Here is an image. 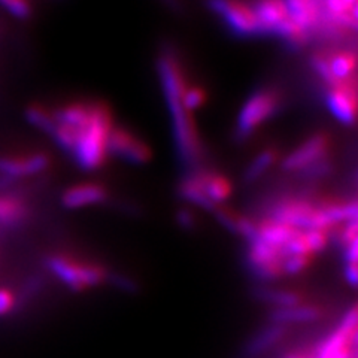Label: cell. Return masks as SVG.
Instances as JSON below:
<instances>
[{"instance_id": "obj_1", "label": "cell", "mask_w": 358, "mask_h": 358, "mask_svg": "<svg viewBox=\"0 0 358 358\" xmlns=\"http://www.w3.org/2000/svg\"><path fill=\"white\" fill-rule=\"evenodd\" d=\"M157 69H159L163 94L172 118L176 154L182 166L196 171L203 160L205 151L193 114H189L182 103V92L187 84L185 73L175 52L171 50H166L159 55Z\"/></svg>"}, {"instance_id": "obj_2", "label": "cell", "mask_w": 358, "mask_h": 358, "mask_svg": "<svg viewBox=\"0 0 358 358\" xmlns=\"http://www.w3.org/2000/svg\"><path fill=\"white\" fill-rule=\"evenodd\" d=\"M114 115L103 102H93L92 112L84 127L80 130L73 148V159L84 172H96L106 163L109 134L114 129Z\"/></svg>"}, {"instance_id": "obj_3", "label": "cell", "mask_w": 358, "mask_h": 358, "mask_svg": "<svg viewBox=\"0 0 358 358\" xmlns=\"http://www.w3.org/2000/svg\"><path fill=\"white\" fill-rule=\"evenodd\" d=\"M281 94L272 87L255 90L242 103L236 118V134L239 139L250 138L266 122L273 118L281 108Z\"/></svg>"}, {"instance_id": "obj_4", "label": "cell", "mask_w": 358, "mask_h": 358, "mask_svg": "<svg viewBox=\"0 0 358 358\" xmlns=\"http://www.w3.org/2000/svg\"><path fill=\"white\" fill-rule=\"evenodd\" d=\"M47 266L50 272L72 291H85L90 288H96L102 285L108 279V272L102 266L85 262L83 263L66 255L50 257Z\"/></svg>"}, {"instance_id": "obj_5", "label": "cell", "mask_w": 358, "mask_h": 358, "mask_svg": "<svg viewBox=\"0 0 358 358\" xmlns=\"http://www.w3.org/2000/svg\"><path fill=\"white\" fill-rule=\"evenodd\" d=\"M358 310L352 305L345 312L339 326L324 339L313 358H357Z\"/></svg>"}, {"instance_id": "obj_6", "label": "cell", "mask_w": 358, "mask_h": 358, "mask_svg": "<svg viewBox=\"0 0 358 358\" xmlns=\"http://www.w3.org/2000/svg\"><path fill=\"white\" fill-rule=\"evenodd\" d=\"M209 6L236 36H263L252 3L245 0H209Z\"/></svg>"}, {"instance_id": "obj_7", "label": "cell", "mask_w": 358, "mask_h": 358, "mask_svg": "<svg viewBox=\"0 0 358 358\" xmlns=\"http://www.w3.org/2000/svg\"><path fill=\"white\" fill-rule=\"evenodd\" d=\"M279 222L288 224L297 230H310V229H322L324 221L321 214V205L313 203L309 199L301 197H287L273 206L271 217Z\"/></svg>"}, {"instance_id": "obj_8", "label": "cell", "mask_w": 358, "mask_h": 358, "mask_svg": "<svg viewBox=\"0 0 358 358\" xmlns=\"http://www.w3.org/2000/svg\"><path fill=\"white\" fill-rule=\"evenodd\" d=\"M312 67L321 81L327 87L355 80L357 55L352 50H339L326 54H315L312 57Z\"/></svg>"}, {"instance_id": "obj_9", "label": "cell", "mask_w": 358, "mask_h": 358, "mask_svg": "<svg viewBox=\"0 0 358 358\" xmlns=\"http://www.w3.org/2000/svg\"><path fill=\"white\" fill-rule=\"evenodd\" d=\"M108 152L117 159L134 166L148 164L152 160V150L139 134L127 127L114 126L108 141Z\"/></svg>"}, {"instance_id": "obj_10", "label": "cell", "mask_w": 358, "mask_h": 358, "mask_svg": "<svg viewBox=\"0 0 358 358\" xmlns=\"http://www.w3.org/2000/svg\"><path fill=\"white\" fill-rule=\"evenodd\" d=\"M331 147V138L327 133L317 131L310 134L303 142L288 152L284 160L282 167L287 172H301L308 167L315 166L324 160H327V155Z\"/></svg>"}, {"instance_id": "obj_11", "label": "cell", "mask_w": 358, "mask_h": 358, "mask_svg": "<svg viewBox=\"0 0 358 358\" xmlns=\"http://www.w3.org/2000/svg\"><path fill=\"white\" fill-rule=\"evenodd\" d=\"M284 248L267 245L260 241H251L248 250V264L251 272L262 281H276L284 276Z\"/></svg>"}, {"instance_id": "obj_12", "label": "cell", "mask_w": 358, "mask_h": 358, "mask_svg": "<svg viewBox=\"0 0 358 358\" xmlns=\"http://www.w3.org/2000/svg\"><path fill=\"white\" fill-rule=\"evenodd\" d=\"M326 105L331 115L343 126H352L357 117L355 80L327 87Z\"/></svg>"}, {"instance_id": "obj_13", "label": "cell", "mask_w": 358, "mask_h": 358, "mask_svg": "<svg viewBox=\"0 0 358 358\" xmlns=\"http://www.w3.org/2000/svg\"><path fill=\"white\" fill-rule=\"evenodd\" d=\"M50 166V155L35 152L20 157H0V176L8 181L17 178H26L47 171Z\"/></svg>"}, {"instance_id": "obj_14", "label": "cell", "mask_w": 358, "mask_h": 358, "mask_svg": "<svg viewBox=\"0 0 358 358\" xmlns=\"http://www.w3.org/2000/svg\"><path fill=\"white\" fill-rule=\"evenodd\" d=\"M288 15L310 38L322 27L321 0H285Z\"/></svg>"}, {"instance_id": "obj_15", "label": "cell", "mask_w": 358, "mask_h": 358, "mask_svg": "<svg viewBox=\"0 0 358 358\" xmlns=\"http://www.w3.org/2000/svg\"><path fill=\"white\" fill-rule=\"evenodd\" d=\"M108 199V189L96 182L72 185L62 196V205L67 209H83L103 203Z\"/></svg>"}, {"instance_id": "obj_16", "label": "cell", "mask_w": 358, "mask_h": 358, "mask_svg": "<svg viewBox=\"0 0 358 358\" xmlns=\"http://www.w3.org/2000/svg\"><path fill=\"white\" fill-rule=\"evenodd\" d=\"M179 196L200 209L214 212L217 208L205 193V171L196 169L189 172V175L179 184Z\"/></svg>"}, {"instance_id": "obj_17", "label": "cell", "mask_w": 358, "mask_h": 358, "mask_svg": "<svg viewBox=\"0 0 358 358\" xmlns=\"http://www.w3.org/2000/svg\"><path fill=\"white\" fill-rule=\"evenodd\" d=\"M299 231L300 230L288 226V224L279 222L272 218H266L257 222V233L252 241H260L267 245L276 246V248H284Z\"/></svg>"}, {"instance_id": "obj_18", "label": "cell", "mask_w": 358, "mask_h": 358, "mask_svg": "<svg viewBox=\"0 0 358 358\" xmlns=\"http://www.w3.org/2000/svg\"><path fill=\"white\" fill-rule=\"evenodd\" d=\"M322 312L318 306L312 305H294L288 308H278L271 313V322L276 326H291V324H309L321 318Z\"/></svg>"}, {"instance_id": "obj_19", "label": "cell", "mask_w": 358, "mask_h": 358, "mask_svg": "<svg viewBox=\"0 0 358 358\" xmlns=\"http://www.w3.org/2000/svg\"><path fill=\"white\" fill-rule=\"evenodd\" d=\"M285 333H287L285 327L271 324V326L264 327L262 331L257 333L248 343H246L245 355L248 358H255L266 354L284 339Z\"/></svg>"}, {"instance_id": "obj_20", "label": "cell", "mask_w": 358, "mask_h": 358, "mask_svg": "<svg viewBox=\"0 0 358 358\" xmlns=\"http://www.w3.org/2000/svg\"><path fill=\"white\" fill-rule=\"evenodd\" d=\"M92 106L93 102H88V100H75V102L66 103L54 110L55 121L75 129H83L92 112Z\"/></svg>"}, {"instance_id": "obj_21", "label": "cell", "mask_w": 358, "mask_h": 358, "mask_svg": "<svg viewBox=\"0 0 358 358\" xmlns=\"http://www.w3.org/2000/svg\"><path fill=\"white\" fill-rule=\"evenodd\" d=\"M29 215L26 201L17 196H0V226L17 227L24 222Z\"/></svg>"}, {"instance_id": "obj_22", "label": "cell", "mask_w": 358, "mask_h": 358, "mask_svg": "<svg viewBox=\"0 0 358 358\" xmlns=\"http://www.w3.org/2000/svg\"><path fill=\"white\" fill-rule=\"evenodd\" d=\"M205 193L212 203L221 206L231 197L233 184L226 175L205 171Z\"/></svg>"}, {"instance_id": "obj_23", "label": "cell", "mask_w": 358, "mask_h": 358, "mask_svg": "<svg viewBox=\"0 0 358 358\" xmlns=\"http://www.w3.org/2000/svg\"><path fill=\"white\" fill-rule=\"evenodd\" d=\"M278 160V151L273 148H266L257 154L252 162L245 169V182H255L272 169Z\"/></svg>"}, {"instance_id": "obj_24", "label": "cell", "mask_w": 358, "mask_h": 358, "mask_svg": "<svg viewBox=\"0 0 358 358\" xmlns=\"http://www.w3.org/2000/svg\"><path fill=\"white\" fill-rule=\"evenodd\" d=\"M26 118L33 127H36L38 130L47 134H51L55 126H57V121H55V117H54V110L41 103H33L27 106Z\"/></svg>"}, {"instance_id": "obj_25", "label": "cell", "mask_w": 358, "mask_h": 358, "mask_svg": "<svg viewBox=\"0 0 358 358\" xmlns=\"http://www.w3.org/2000/svg\"><path fill=\"white\" fill-rule=\"evenodd\" d=\"M259 299H262L266 303H271L278 308H288L303 303V299L296 291L289 289H273V288H263L259 291Z\"/></svg>"}, {"instance_id": "obj_26", "label": "cell", "mask_w": 358, "mask_h": 358, "mask_svg": "<svg viewBox=\"0 0 358 358\" xmlns=\"http://www.w3.org/2000/svg\"><path fill=\"white\" fill-rule=\"evenodd\" d=\"M206 100H208V93L203 87L197 84H188L187 81L182 92V103L189 114L194 115L196 110L201 109L206 105Z\"/></svg>"}, {"instance_id": "obj_27", "label": "cell", "mask_w": 358, "mask_h": 358, "mask_svg": "<svg viewBox=\"0 0 358 358\" xmlns=\"http://www.w3.org/2000/svg\"><path fill=\"white\" fill-rule=\"evenodd\" d=\"M310 257H303V255H287L284 260V276H291V275H299L303 271H306V267L310 264Z\"/></svg>"}, {"instance_id": "obj_28", "label": "cell", "mask_w": 358, "mask_h": 358, "mask_svg": "<svg viewBox=\"0 0 358 358\" xmlns=\"http://www.w3.org/2000/svg\"><path fill=\"white\" fill-rule=\"evenodd\" d=\"M0 5L17 18L24 20L29 18L31 14V6L29 0H0Z\"/></svg>"}, {"instance_id": "obj_29", "label": "cell", "mask_w": 358, "mask_h": 358, "mask_svg": "<svg viewBox=\"0 0 358 358\" xmlns=\"http://www.w3.org/2000/svg\"><path fill=\"white\" fill-rule=\"evenodd\" d=\"M354 241H358V227H357V220L348 221L342 224V229L339 233V242L345 248L346 245L352 243Z\"/></svg>"}, {"instance_id": "obj_30", "label": "cell", "mask_w": 358, "mask_h": 358, "mask_svg": "<svg viewBox=\"0 0 358 358\" xmlns=\"http://www.w3.org/2000/svg\"><path fill=\"white\" fill-rule=\"evenodd\" d=\"M15 306V297L6 288H0V317L6 315Z\"/></svg>"}, {"instance_id": "obj_31", "label": "cell", "mask_w": 358, "mask_h": 358, "mask_svg": "<svg viewBox=\"0 0 358 358\" xmlns=\"http://www.w3.org/2000/svg\"><path fill=\"white\" fill-rule=\"evenodd\" d=\"M176 220H178V224L184 229H193L196 226V217L193 215L192 210L188 209H181L178 212L176 215Z\"/></svg>"}, {"instance_id": "obj_32", "label": "cell", "mask_w": 358, "mask_h": 358, "mask_svg": "<svg viewBox=\"0 0 358 358\" xmlns=\"http://www.w3.org/2000/svg\"><path fill=\"white\" fill-rule=\"evenodd\" d=\"M345 279L351 287L357 285L358 281V264H345Z\"/></svg>"}, {"instance_id": "obj_33", "label": "cell", "mask_w": 358, "mask_h": 358, "mask_svg": "<svg viewBox=\"0 0 358 358\" xmlns=\"http://www.w3.org/2000/svg\"><path fill=\"white\" fill-rule=\"evenodd\" d=\"M114 284L120 288H122V289H126V291H133L134 289V285L133 284V281L131 279H129V278H126V276H115V279H114Z\"/></svg>"}, {"instance_id": "obj_34", "label": "cell", "mask_w": 358, "mask_h": 358, "mask_svg": "<svg viewBox=\"0 0 358 358\" xmlns=\"http://www.w3.org/2000/svg\"><path fill=\"white\" fill-rule=\"evenodd\" d=\"M285 358H313V357H309V355L301 354V352H291Z\"/></svg>"}]
</instances>
